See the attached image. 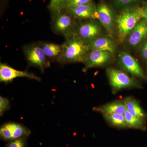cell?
Here are the masks:
<instances>
[{"label": "cell", "mask_w": 147, "mask_h": 147, "mask_svg": "<svg viewBox=\"0 0 147 147\" xmlns=\"http://www.w3.org/2000/svg\"><path fill=\"white\" fill-rule=\"evenodd\" d=\"M100 29L97 24L93 21H89L82 24L75 34L82 41L88 45L99 37Z\"/></svg>", "instance_id": "obj_9"}, {"label": "cell", "mask_w": 147, "mask_h": 147, "mask_svg": "<svg viewBox=\"0 0 147 147\" xmlns=\"http://www.w3.org/2000/svg\"><path fill=\"white\" fill-rule=\"evenodd\" d=\"M10 108L9 101L8 98L0 96V115L2 116L6 111Z\"/></svg>", "instance_id": "obj_23"}, {"label": "cell", "mask_w": 147, "mask_h": 147, "mask_svg": "<svg viewBox=\"0 0 147 147\" xmlns=\"http://www.w3.org/2000/svg\"><path fill=\"white\" fill-rule=\"evenodd\" d=\"M144 10L140 7L127 9L117 18V28L119 40L122 42L137 24L144 18Z\"/></svg>", "instance_id": "obj_2"}, {"label": "cell", "mask_w": 147, "mask_h": 147, "mask_svg": "<svg viewBox=\"0 0 147 147\" xmlns=\"http://www.w3.org/2000/svg\"><path fill=\"white\" fill-rule=\"evenodd\" d=\"M61 45V53L57 60L61 63H84L90 51L88 45L74 34L66 38Z\"/></svg>", "instance_id": "obj_1"}, {"label": "cell", "mask_w": 147, "mask_h": 147, "mask_svg": "<svg viewBox=\"0 0 147 147\" xmlns=\"http://www.w3.org/2000/svg\"><path fill=\"white\" fill-rule=\"evenodd\" d=\"M98 19L110 34L113 33L115 24L113 11L108 6L100 4L97 8Z\"/></svg>", "instance_id": "obj_13"}, {"label": "cell", "mask_w": 147, "mask_h": 147, "mask_svg": "<svg viewBox=\"0 0 147 147\" xmlns=\"http://www.w3.org/2000/svg\"><path fill=\"white\" fill-rule=\"evenodd\" d=\"M119 63L121 67L133 76L145 79L144 71L138 62L131 55L125 52H121L118 55Z\"/></svg>", "instance_id": "obj_7"}, {"label": "cell", "mask_w": 147, "mask_h": 147, "mask_svg": "<svg viewBox=\"0 0 147 147\" xmlns=\"http://www.w3.org/2000/svg\"><path fill=\"white\" fill-rule=\"evenodd\" d=\"M107 73L110 85L115 90L137 86L136 81L120 70L113 68H108Z\"/></svg>", "instance_id": "obj_6"}, {"label": "cell", "mask_w": 147, "mask_h": 147, "mask_svg": "<svg viewBox=\"0 0 147 147\" xmlns=\"http://www.w3.org/2000/svg\"><path fill=\"white\" fill-rule=\"evenodd\" d=\"M146 18V19L147 21V18Z\"/></svg>", "instance_id": "obj_27"}, {"label": "cell", "mask_w": 147, "mask_h": 147, "mask_svg": "<svg viewBox=\"0 0 147 147\" xmlns=\"http://www.w3.org/2000/svg\"><path fill=\"white\" fill-rule=\"evenodd\" d=\"M147 37V21L142 18L129 34L127 37L129 45L133 47L140 45Z\"/></svg>", "instance_id": "obj_11"}, {"label": "cell", "mask_w": 147, "mask_h": 147, "mask_svg": "<svg viewBox=\"0 0 147 147\" xmlns=\"http://www.w3.org/2000/svg\"><path fill=\"white\" fill-rule=\"evenodd\" d=\"M126 110L134 117L144 121L146 114L137 100L133 98L129 97L125 99Z\"/></svg>", "instance_id": "obj_16"}, {"label": "cell", "mask_w": 147, "mask_h": 147, "mask_svg": "<svg viewBox=\"0 0 147 147\" xmlns=\"http://www.w3.org/2000/svg\"><path fill=\"white\" fill-rule=\"evenodd\" d=\"M67 0H50L49 8L53 15L64 9Z\"/></svg>", "instance_id": "obj_20"}, {"label": "cell", "mask_w": 147, "mask_h": 147, "mask_svg": "<svg viewBox=\"0 0 147 147\" xmlns=\"http://www.w3.org/2000/svg\"><path fill=\"white\" fill-rule=\"evenodd\" d=\"M91 0H67L64 9L77 7L90 3Z\"/></svg>", "instance_id": "obj_21"}, {"label": "cell", "mask_w": 147, "mask_h": 147, "mask_svg": "<svg viewBox=\"0 0 147 147\" xmlns=\"http://www.w3.org/2000/svg\"><path fill=\"white\" fill-rule=\"evenodd\" d=\"M112 55L113 54L107 51L90 50L84 63L85 66L83 71L86 72L90 68L105 65L110 61Z\"/></svg>", "instance_id": "obj_8"}, {"label": "cell", "mask_w": 147, "mask_h": 147, "mask_svg": "<svg viewBox=\"0 0 147 147\" xmlns=\"http://www.w3.org/2000/svg\"><path fill=\"white\" fill-rule=\"evenodd\" d=\"M66 9L74 18L81 19H98L97 8L91 3L81 6Z\"/></svg>", "instance_id": "obj_12"}, {"label": "cell", "mask_w": 147, "mask_h": 147, "mask_svg": "<svg viewBox=\"0 0 147 147\" xmlns=\"http://www.w3.org/2000/svg\"><path fill=\"white\" fill-rule=\"evenodd\" d=\"M24 53L29 64L38 67L41 72L50 66V62L47 59L40 45L36 44L25 46Z\"/></svg>", "instance_id": "obj_3"}, {"label": "cell", "mask_w": 147, "mask_h": 147, "mask_svg": "<svg viewBox=\"0 0 147 147\" xmlns=\"http://www.w3.org/2000/svg\"><path fill=\"white\" fill-rule=\"evenodd\" d=\"M144 10V18H147V4L143 7Z\"/></svg>", "instance_id": "obj_26"}, {"label": "cell", "mask_w": 147, "mask_h": 147, "mask_svg": "<svg viewBox=\"0 0 147 147\" xmlns=\"http://www.w3.org/2000/svg\"><path fill=\"white\" fill-rule=\"evenodd\" d=\"M94 111L100 112L102 115L119 114L124 115L126 110L124 100H117L107 103L100 107L93 108Z\"/></svg>", "instance_id": "obj_15"}, {"label": "cell", "mask_w": 147, "mask_h": 147, "mask_svg": "<svg viewBox=\"0 0 147 147\" xmlns=\"http://www.w3.org/2000/svg\"><path fill=\"white\" fill-rule=\"evenodd\" d=\"M128 127L144 130L145 128L144 121L134 117L127 110L124 114Z\"/></svg>", "instance_id": "obj_19"}, {"label": "cell", "mask_w": 147, "mask_h": 147, "mask_svg": "<svg viewBox=\"0 0 147 147\" xmlns=\"http://www.w3.org/2000/svg\"><path fill=\"white\" fill-rule=\"evenodd\" d=\"M40 45L47 58L52 60L57 59V61L61 53V45L50 42H43Z\"/></svg>", "instance_id": "obj_17"}, {"label": "cell", "mask_w": 147, "mask_h": 147, "mask_svg": "<svg viewBox=\"0 0 147 147\" xmlns=\"http://www.w3.org/2000/svg\"><path fill=\"white\" fill-rule=\"evenodd\" d=\"M137 0H116V2L121 6L128 5L136 2Z\"/></svg>", "instance_id": "obj_24"}, {"label": "cell", "mask_w": 147, "mask_h": 147, "mask_svg": "<svg viewBox=\"0 0 147 147\" xmlns=\"http://www.w3.org/2000/svg\"><path fill=\"white\" fill-rule=\"evenodd\" d=\"M141 54L143 58L147 61V39L142 47Z\"/></svg>", "instance_id": "obj_25"}, {"label": "cell", "mask_w": 147, "mask_h": 147, "mask_svg": "<svg viewBox=\"0 0 147 147\" xmlns=\"http://www.w3.org/2000/svg\"><path fill=\"white\" fill-rule=\"evenodd\" d=\"M88 45L90 50L107 51L112 54L115 52L116 49L115 42L108 37H98Z\"/></svg>", "instance_id": "obj_14"}, {"label": "cell", "mask_w": 147, "mask_h": 147, "mask_svg": "<svg viewBox=\"0 0 147 147\" xmlns=\"http://www.w3.org/2000/svg\"><path fill=\"white\" fill-rule=\"evenodd\" d=\"M18 77H27L29 79L40 81V78L33 74L28 71H19L5 64L0 65V82L9 83Z\"/></svg>", "instance_id": "obj_10"}, {"label": "cell", "mask_w": 147, "mask_h": 147, "mask_svg": "<svg viewBox=\"0 0 147 147\" xmlns=\"http://www.w3.org/2000/svg\"><path fill=\"white\" fill-rule=\"evenodd\" d=\"M27 138L24 137L11 141L5 147H26Z\"/></svg>", "instance_id": "obj_22"}, {"label": "cell", "mask_w": 147, "mask_h": 147, "mask_svg": "<svg viewBox=\"0 0 147 147\" xmlns=\"http://www.w3.org/2000/svg\"><path fill=\"white\" fill-rule=\"evenodd\" d=\"M103 115L106 121L113 126L119 128L128 127L124 115L108 114Z\"/></svg>", "instance_id": "obj_18"}, {"label": "cell", "mask_w": 147, "mask_h": 147, "mask_svg": "<svg viewBox=\"0 0 147 147\" xmlns=\"http://www.w3.org/2000/svg\"><path fill=\"white\" fill-rule=\"evenodd\" d=\"M74 22L72 16L69 12L65 13L63 10L53 15V27L54 31L66 38L74 34L73 29Z\"/></svg>", "instance_id": "obj_4"}, {"label": "cell", "mask_w": 147, "mask_h": 147, "mask_svg": "<svg viewBox=\"0 0 147 147\" xmlns=\"http://www.w3.org/2000/svg\"><path fill=\"white\" fill-rule=\"evenodd\" d=\"M31 133L30 130L22 125L9 123L2 125L0 129L2 140L11 142L19 138H27Z\"/></svg>", "instance_id": "obj_5"}]
</instances>
